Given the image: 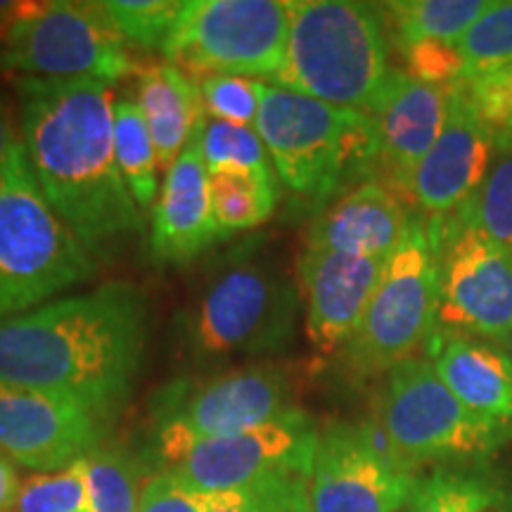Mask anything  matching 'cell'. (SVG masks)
<instances>
[{
	"label": "cell",
	"instance_id": "40",
	"mask_svg": "<svg viewBox=\"0 0 512 512\" xmlns=\"http://www.w3.org/2000/svg\"><path fill=\"white\" fill-rule=\"evenodd\" d=\"M496 344L505 351V354H508V356L512 358V330L505 332V335H503L501 339H496Z\"/></svg>",
	"mask_w": 512,
	"mask_h": 512
},
{
	"label": "cell",
	"instance_id": "37",
	"mask_svg": "<svg viewBox=\"0 0 512 512\" xmlns=\"http://www.w3.org/2000/svg\"><path fill=\"white\" fill-rule=\"evenodd\" d=\"M22 484L24 482L19 479L15 460L0 453V512H15Z\"/></svg>",
	"mask_w": 512,
	"mask_h": 512
},
{
	"label": "cell",
	"instance_id": "19",
	"mask_svg": "<svg viewBox=\"0 0 512 512\" xmlns=\"http://www.w3.org/2000/svg\"><path fill=\"white\" fill-rule=\"evenodd\" d=\"M207 117L192 133L190 143L166 171L150 228L152 264L171 268L188 266L214 242L223 240L211 216L209 171L202 157V128Z\"/></svg>",
	"mask_w": 512,
	"mask_h": 512
},
{
	"label": "cell",
	"instance_id": "30",
	"mask_svg": "<svg viewBox=\"0 0 512 512\" xmlns=\"http://www.w3.org/2000/svg\"><path fill=\"white\" fill-rule=\"evenodd\" d=\"M463 79L512 67V0H494L491 10L456 43Z\"/></svg>",
	"mask_w": 512,
	"mask_h": 512
},
{
	"label": "cell",
	"instance_id": "33",
	"mask_svg": "<svg viewBox=\"0 0 512 512\" xmlns=\"http://www.w3.org/2000/svg\"><path fill=\"white\" fill-rule=\"evenodd\" d=\"M202 102L211 119L235 126H256L259 117V81L245 76L211 74L200 81Z\"/></svg>",
	"mask_w": 512,
	"mask_h": 512
},
{
	"label": "cell",
	"instance_id": "38",
	"mask_svg": "<svg viewBox=\"0 0 512 512\" xmlns=\"http://www.w3.org/2000/svg\"><path fill=\"white\" fill-rule=\"evenodd\" d=\"M204 512H249V508L235 491H226V494H207Z\"/></svg>",
	"mask_w": 512,
	"mask_h": 512
},
{
	"label": "cell",
	"instance_id": "35",
	"mask_svg": "<svg viewBox=\"0 0 512 512\" xmlns=\"http://www.w3.org/2000/svg\"><path fill=\"white\" fill-rule=\"evenodd\" d=\"M467 98L494 133L512 131V67L463 79Z\"/></svg>",
	"mask_w": 512,
	"mask_h": 512
},
{
	"label": "cell",
	"instance_id": "13",
	"mask_svg": "<svg viewBox=\"0 0 512 512\" xmlns=\"http://www.w3.org/2000/svg\"><path fill=\"white\" fill-rule=\"evenodd\" d=\"M418 479L375 422H330L313 458L311 512H403Z\"/></svg>",
	"mask_w": 512,
	"mask_h": 512
},
{
	"label": "cell",
	"instance_id": "20",
	"mask_svg": "<svg viewBox=\"0 0 512 512\" xmlns=\"http://www.w3.org/2000/svg\"><path fill=\"white\" fill-rule=\"evenodd\" d=\"M408 214L394 190L380 181L358 183L313 221L306 247L389 259L406 233Z\"/></svg>",
	"mask_w": 512,
	"mask_h": 512
},
{
	"label": "cell",
	"instance_id": "41",
	"mask_svg": "<svg viewBox=\"0 0 512 512\" xmlns=\"http://www.w3.org/2000/svg\"><path fill=\"white\" fill-rule=\"evenodd\" d=\"M510 133H512V131H510Z\"/></svg>",
	"mask_w": 512,
	"mask_h": 512
},
{
	"label": "cell",
	"instance_id": "21",
	"mask_svg": "<svg viewBox=\"0 0 512 512\" xmlns=\"http://www.w3.org/2000/svg\"><path fill=\"white\" fill-rule=\"evenodd\" d=\"M432 366L460 403L484 418L512 425V358L496 342L437 337L427 342Z\"/></svg>",
	"mask_w": 512,
	"mask_h": 512
},
{
	"label": "cell",
	"instance_id": "8",
	"mask_svg": "<svg viewBox=\"0 0 512 512\" xmlns=\"http://www.w3.org/2000/svg\"><path fill=\"white\" fill-rule=\"evenodd\" d=\"M439 256L430 219L411 216L406 233L389 256L366 316L347 347L342 366L354 380L387 375L427 347L437 328Z\"/></svg>",
	"mask_w": 512,
	"mask_h": 512
},
{
	"label": "cell",
	"instance_id": "36",
	"mask_svg": "<svg viewBox=\"0 0 512 512\" xmlns=\"http://www.w3.org/2000/svg\"><path fill=\"white\" fill-rule=\"evenodd\" d=\"M207 494L190 489L174 472L159 470L143 484L138 512H204Z\"/></svg>",
	"mask_w": 512,
	"mask_h": 512
},
{
	"label": "cell",
	"instance_id": "7",
	"mask_svg": "<svg viewBox=\"0 0 512 512\" xmlns=\"http://www.w3.org/2000/svg\"><path fill=\"white\" fill-rule=\"evenodd\" d=\"M375 425L413 470L484 463L512 441L510 422L470 411L441 382L430 358H408L384 375Z\"/></svg>",
	"mask_w": 512,
	"mask_h": 512
},
{
	"label": "cell",
	"instance_id": "31",
	"mask_svg": "<svg viewBox=\"0 0 512 512\" xmlns=\"http://www.w3.org/2000/svg\"><path fill=\"white\" fill-rule=\"evenodd\" d=\"M100 5L126 41L159 50L183 8L178 0H110Z\"/></svg>",
	"mask_w": 512,
	"mask_h": 512
},
{
	"label": "cell",
	"instance_id": "15",
	"mask_svg": "<svg viewBox=\"0 0 512 512\" xmlns=\"http://www.w3.org/2000/svg\"><path fill=\"white\" fill-rule=\"evenodd\" d=\"M107 422L57 396L0 382V453L17 465L60 472L105 444Z\"/></svg>",
	"mask_w": 512,
	"mask_h": 512
},
{
	"label": "cell",
	"instance_id": "27",
	"mask_svg": "<svg viewBox=\"0 0 512 512\" xmlns=\"http://www.w3.org/2000/svg\"><path fill=\"white\" fill-rule=\"evenodd\" d=\"M88 512H138L140 467L119 446L102 444L81 460Z\"/></svg>",
	"mask_w": 512,
	"mask_h": 512
},
{
	"label": "cell",
	"instance_id": "2",
	"mask_svg": "<svg viewBox=\"0 0 512 512\" xmlns=\"http://www.w3.org/2000/svg\"><path fill=\"white\" fill-rule=\"evenodd\" d=\"M24 147L43 195L93 256L143 230L114 152L107 81L19 76Z\"/></svg>",
	"mask_w": 512,
	"mask_h": 512
},
{
	"label": "cell",
	"instance_id": "3",
	"mask_svg": "<svg viewBox=\"0 0 512 512\" xmlns=\"http://www.w3.org/2000/svg\"><path fill=\"white\" fill-rule=\"evenodd\" d=\"M285 62L268 83L344 110L375 107L394 69L382 5L354 0H290Z\"/></svg>",
	"mask_w": 512,
	"mask_h": 512
},
{
	"label": "cell",
	"instance_id": "22",
	"mask_svg": "<svg viewBox=\"0 0 512 512\" xmlns=\"http://www.w3.org/2000/svg\"><path fill=\"white\" fill-rule=\"evenodd\" d=\"M138 105L145 114L159 169L169 171L207 117L200 83L178 67H152L140 74Z\"/></svg>",
	"mask_w": 512,
	"mask_h": 512
},
{
	"label": "cell",
	"instance_id": "29",
	"mask_svg": "<svg viewBox=\"0 0 512 512\" xmlns=\"http://www.w3.org/2000/svg\"><path fill=\"white\" fill-rule=\"evenodd\" d=\"M211 216L223 238L259 226L271 219L278 202V185H266L247 176H209Z\"/></svg>",
	"mask_w": 512,
	"mask_h": 512
},
{
	"label": "cell",
	"instance_id": "32",
	"mask_svg": "<svg viewBox=\"0 0 512 512\" xmlns=\"http://www.w3.org/2000/svg\"><path fill=\"white\" fill-rule=\"evenodd\" d=\"M15 512H88L86 482L79 460L60 472L27 479L19 491Z\"/></svg>",
	"mask_w": 512,
	"mask_h": 512
},
{
	"label": "cell",
	"instance_id": "28",
	"mask_svg": "<svg viewBox=\"0 0 512 512\" xmlns=\"http://www.w3.org/2000/svg\"><path fill=\"white\" fill-rule=\"evenodd\" d=\"M202 157L209 176L233 174L247 176L266 185L275 183L268 152L254 128L235 126L228 121L207 119L202 128Z\"/></svg>",
	"mask_w": 512,
	"mask_h": 512
},
{
	"label": "cell",
	"instance_id": "5",
	"mask_svg": "<svg viewBox=\"0 0 512 512\" xmlns=\"http://www.w3.org/2000/svg\"><path fill=\"white\" fill-rule=\"evenodd\" d=\"M95 256L64 223L15 136L0 169V320L93 278Z\"/></svg>",
	"mask_w": 512,
	"mask_h": 512
},
{
	"label": "cell",
	"instance_id": "17",
	"mask_svg": "<svg viewBox=\"0 0 512 512\" xmlns=\"http://www.w3.org/2000/svg\"><path fill=\"white\" fill-rule=\"evenodd\" d=\"M387 261L377 256L304 249L299 280L306 302V332L318 354L332 356L347 347L366 316Z\"/></svg>",
	"mask_w": 512,
	"mask_h": 512
},
{
	"label": "cell",
	"instance_id": "9",
	"mask_svg": "<svg viewBox=\"0 0 512 512\" xmlns=\"http://www.w3.org/2000/svg\"><path fill=\"white\" fill-rule=\"evenodd\" d=\"M292 389L280 370L252 366L202 382L166 384L155 401V456L169 470L195 441L252 432L292 411Z\"/></svg>",
	"mask_w": 512,
	"mask_h": 512
},
{
	"label": "cell",
	"instance_id": "14",
	"mask_svg": "<svg viewBox=\"0 0 512 512\" xmlns=\"http://www.w3.org/2000/svg\"><path fill=\"white\" fill-rule=\"evenodd\" d=\"M320 430L309 413L292 408L283 418L226 439L195 441L169 467L200 494L240 491L278 472L311 477Z\"/></svg>",
	"mask_w": 512,
	"mask_h": 512
},
{
	"label": "cell",
	"instance_id": "24",
	"mask_svg": "<svg viewBox=\"0 0 512 512\" xmlns=\"http://www.w3.org/2000/svg\"><path fill=\"white\" fill-rule=\"evenodd\" d=\"M494 0H399L384 3L389 34L396 46L444 43L456 46Z\"/></svg>",
	"mask_w": 512,
	"mask_h": 512
},
{
	"label": "cell",
	"instance_id": "34",
	"mask_svg": "<svg viewBox=\"0 0 512 512\" xmlns=\"http://www.w3.org/2000/svg\"><path fill=\"white\" fill-rule=\"evenodd\" d=\"M249 512H311L309 477L278 472L235 491Z\"/></svg>",
	"mask_w": 512,
	"mask_h": 512
},
{
	"label": "cell",
	"instance_id": "16",
	"mask_svg": "<svg viewBox=\"0 0 512 512\" xmlns=\"http://www.w3.org/2000/svg\"><path fill=\"white\" fill-rule=\"evenodd\" d=\"M496 133L479 117L463 83H453L446 124L411 181L413 202L430 219H448L475 195L496 155Z\"/></svg>",
	"mask_w": 512,
	"mask_h": 512
},
{
	"label": "cell",
	"instance_id": "4",
	"mask_svg": "<svg viewBox=\"0 0 512 512\" xmlns=\"http://www.w3.org/2000/svg\"><path fill=\"white\" fill-rule=\"evenodd\" d=\"M256 133L275 176L299 200L328 204L380 171L373 117L259 81Z\"/></svg>",
	"mask_w": 512,
	"mask_h": 512
},
{
	"label": "cell",
	"instance_id": "39",
	"mask_svg": "<svg viewBox=\"0 0 512 512\" xmlns=\"http://www.w3.org/2000/svg\"><path fill=\"white\" fill-rule=\"evenodd\" d=\"M12 140H15V131H12V126H10L8 110H5V102L0 100V169H3L5 157H8Z\"/></svg>",
	"mask_w": 512,
	"mask_h": 512
},
{
	"label": "cell",
	"instance_id": "18",
	"mask_svg": "<svg viewBox=\"0 0 512 512\" xmlns=\"http://www.w3.org/2000/svg\"><path fill=\"white\" fill-rule=\"evenodd\" d=\"M448 98L451 86L418 81L403 69H394L389 76L370 110L380 145V174L387 178L389 190L411 195L415 169L446 124Z\"/></svg>",
	"mask_w": 512,
	"mask_h": 512
},
{
	"label": "cell",
	"instance_id": "6",
	"mask_svg": "<svg viewBox=\"0 0 512 512\" xmlns=\"http://www.w3.org/2000/svg\"><path fill=\"white\" fill-rule=\"evenodd\" d=\"M297 287L266 256L240 254L209 278L183 316V347L197 366L278 354L294 337Z\"/></svg>",
	"mask_w": 512,
	"mask_h": 512
},
{
	"label": "cell",
	"instance_id": "23",
	"mask_svg": "<svg viewBox=\"0 0 512 512\" xmlns=\"http://www.w3.org/2000/svg\"><path fill=\"white\" fill-rule=\"evenodd\" d=\"M403 512H512V484L484 463L441 465L418 479Z\"/></svg>",
	"mask_w": 512,
	"mask_h": 512
},
{
	"label": "cell",
	"instance_id": "26",
	"mask_svg": "<svg viewBox=\"0 0 512 512\" xmlns=\"http://www.w3.org/2000/svg\"><path fill=\"white\" fill-rule=\"evenodd\" d=\"M496 143L484 181L453 216L512 249V133H496Z\"/></svg>",
	"mask_w": 512,
	"mask_h": 512
},
{
	"label": "cell",
	"instance_id": "1",
	"mask_svg": "<svg viewBox=\"0 0 512 512\" xmlns=\"http://www.w3.org/2000/svg\"><path fill=\"white\" fill-rule=\"evenodd\" d=\"M145 320L143 294L128 283L0 320V382L72 401L110 425L133 392Z\"/></svg>",
	"mask_w": 512,
	"mask_h": 512
},
{
	"label": "cell",
	"instance_id": "10",
	"mask_svg": "<svg viewBox=\"0 0 512 512\" xmlns=\"http://www.w3.org/2000/svg\"><path fill=\"white\" fill-rule=\"evenodd\" d=\"M126 38L100 3H27L0 36V72L38 79L119 81L133 72Z\"/></svg>",
	"mask_w": 512,
	"mask_h": 512
},
{
	"label": "cell",
	"instance_id": "12",
	"mask_svg": "<svg viewBox=\"0 0 512 512\" xmlns=\"http://www.w3.org/2000/svg\"><path fill=\"white\" fill-rule=\"evenodd\" d=\"M439 256L437 337L496 342L512 330V249L456 216L430 219Z\"/></svg>",
	"mask_w": 512,
	"mask_h": 512
},
{
	"label": "cell",
	"instance_id": "25",
	"mask_svg": "<svg viewBox=\"0 0 512 512\" xmlns=\"http://www.w3.org/2000/svg\"><path fill=\"white\" fill-rule=\"evenodd\" d=\"M114 152L133 202L140 211L157 200V155L140 105L131 98L114 102Z\"/></svg>",
	"mask_w": 512,
	"mask_h": 512
},
{
	"label": "cell",
	"instance_id": "11",
	"mask_svg": "<svg viewBox=\"0 0 512 512\" xmlns=\"http://www.w3.org/2000/svg\"><path fill=\"white\" fill-rule=\"evenodd\" d=\"M290 36L283 0L183 3L162 53L190 72L266 76L280 72Z\"/></svg>",
	"mask_w": 512,
	"mask_h": 512
}]
</instances>
